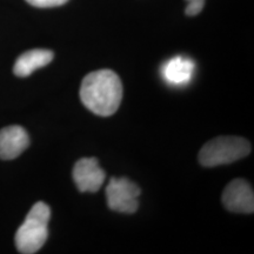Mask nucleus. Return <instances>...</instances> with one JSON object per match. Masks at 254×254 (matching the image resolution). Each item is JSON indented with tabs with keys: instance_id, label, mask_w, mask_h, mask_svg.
I'll list each match as a JSON object with an SVG mask.
<instances>
[{
	"instance_id": "1",
	"label": "nucleus",
	"mask_w": 254,
	"mask_h": 254,
	"mask_svg": "<svg viewBox=\"0 0 254 254\" xmlns=\"http://www.w3.org/2000/svg\"><path fill=\"white\" fill-rule=\"evenodd\" d=\"M80 99L91 112L110 117L118 111L123 99V84L112 69L88 73L80 86Z\"/></svg>"
},
{
	"instance_id": "2",
	"label": "nucleus",
	"mask_w": 254,
	"mask_h": 254,
	"mask_svg": "<svg viewBox=\"0 0 254 254\" xmlns=\"http://www.w3.org/2000/svg\"><path fill=\"white\" fill-rule=\"evenodd\" d=\"M51 209L45 202L38 201L32 206L21 226L15 233V246L19 253H37L49 238Z\"/></svg>"
},
{
	"instance_id": "3",
	"label": "nucleus",
	"mask_w": 254,
	"mask_h": 254,
	"mask_svg": "<svg viewBox=\"0 0 254 254\" xmlns=\"http://www.w3.org/2000/svg\"><path fill=\"white\" fill-rule=\"evenodd\" d=\"M250 152L251 144L241 136H218L202 146L199 163L205 167H217L240 160Z\"/></svg>"
},
{
	"instance_id": "4",
	"label": "nucleus",
	"mask_w": 254,
	"mask_h": 254,
	"mask_svg": "<svg viewBox=\"0 0 254 254\" xmlns=\"http://www.w3.org/2000/svg\"><path fill=\"white\" fill-rule=\"evenodd\" d=\"M140 189L126 178H112L106 187L107 205L120 213H134L139 207Z\"/></svg>"
},
{
	"instance_id": "5",
	"label": "nucleus",
	"mask_w": 254,
	"mask_h": 254,
	"mask_svg": "<svg viewBox=\"0 0 254 254\" xmlns=\"http://www.w3.org/2000/svg\"><path fill=\"white\" fill-rule=\"evenodd\" d=\"M222 204L234 213L251 214L254 211V193L246 180L236 179L225 187Z\"/></svg>"
},
{
	"instance_id": "6",
	"label": "nucleus",
	"mask_w": 254,
	"mask_h": 254,
	"mask_svg": "<svg viewBox=\"0 0 254 254\" xmlns=\"http://www.w3.org/2000/svg\"><path fill=\"white\" fill-rule=\"evenodd\" d=\"M106 173L95 158H81L73 167V180L80 192L94 193L103 186Z\"/></svg>"
},
{
	"instance_id": "7",
	"label": "nucleus",
	"mask_w": 254,
	"mask_h": 254,
	"mask_svg": "<svg viewBox=\"0 0 254 254\" xmlns=\"http://www.w3.org/2000/svg\"><path fill=\"white\" fill-rule=\"evenodd\" d=\"M30 145V136L21 126H7L0 129V159L12 160Z\"/></svg>"
},
{
	"instance_id": "8",
	"label": "nucleus",
	"mask_w": 254,
	"mask_h": 254,
	"mask_svg": "<svg viewBox=\"0 0 254 254\" xmlns=\"http://www.w3.org/2000/svg\"><path fill=\"white\" fill-rule=\"evenodd\" d=\"M194 62L186 57H174L167 60L161 67V74L165 81L176 86H182L190 82L194 73Z\"/></svg>"
},
{
	"instance_id": "9",
	"label": "nucleus",
	"mask_w": 254,
	"mask_h": 254,
	"mask_svg": "<svg viewBox=\"0 0 254 254\" xmlns=\"http://www.w3.org/2000/svg\"><path fill=\"white\" fill-rule=\"evenodd\" d=\"M52 51L36 49L30 50L21 55L13 66V73L17 77L26 78L31 75L36 69L49 65L53 60Z\"/></svg>"
},
{
	"instance_id": "10",
	"label": "nucleus",
	"mask_w": 254,
	"mask_h": 254,
	"mask_svg": "<svg viewBox=\"0 0 254 254\" xmlns=\"http://www.w3.org/2000/svg\"><path fill=\"white\" fill-rule=\"evenodd\" d=\"M28 4L34 7L46 8V7H57L62 6L68 1V0H26Z\"/></svg>"
},
{
	"instance_id": "11",
	"label": "nucleus",
	"mask_w": 254,
	"mask_h": 254,
	"mask_svg": "<svg viewBox=\"0 0 254 254\" xmlns=\"http://www.w3.org/2000/svg\"><path fill=\"white\" fill-rule=\"evenodd\" d=\"M205 0H189V5L186 7V14L190 17L199 14L204 8Z\"/></svg>"
},
{
	"instance_id": "12",
	"label": "nucleus",
	"mask_w": 254,
	"mask_h": 254,
	"mask_svg": "<svg viewBox=\"0 0 254 254\" xmlns=\"http://www.w3.org/2000/svg\"><path fill=\"white\" fill-rule=\"evenodd\" d=\"M187 1H189V0H187Z\"/></svg>"
}]
</instances>
